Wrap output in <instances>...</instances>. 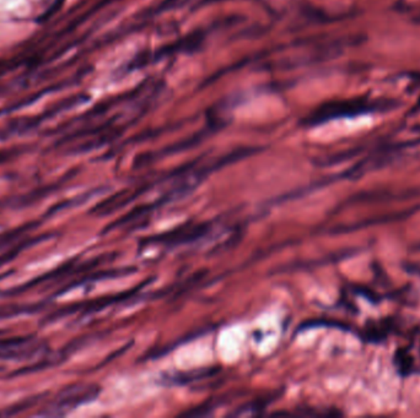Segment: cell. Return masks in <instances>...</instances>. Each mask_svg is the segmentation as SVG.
<instances>
[{"instance_id": "obj_1", "label": "cell", "mask_w": 420, "mask_h": 418, "mask_svg": "<svg viewBox=\"0 0 420 418\" xmlns=\"http://www.w3.org/2000/svg\"><path fill=\"white\" fill-rule=\"evenodd\" d=\"M397 104L393 99H370L366 96L354 99H335L327 101L315 108L303 123L306 126H316L325 124L327 121L342 119V118H355L366 116L371 113L391 111Z\"/></svg>"}, {"instance_id": "obj_2", "label": "cell", "mask_w": 420, "mask_h": 418, "mask_svg": "<svg viewBox=\"0 0 420 418\" xmlns=\"http://www.w3.org/2000/svg\"><path fill=\"white\" fill-rule=\"evenodd\" d=\"M99 387L95 384H72L60 389L58 394L48 401L38 412L40 416H65L80 405L95 400L99 396Z\"/></svg>"}, {"instance_id": "obj_3", "label": "cell", "mask_w": 420, "mask_h": 418, "mask_svg": "<svg viewBox=\"0 0 420 418\" xmlns=\"http://www.w3.org/2000/svg\"><path fill=\"white\" fill-rule=\"evenodd\" d=\"M48 353V341L35 335L10 337L9 342L0 348L1 361H31Z\"/></svg>"}, {"instance_id": "obj_4", "label": "cell", "mask_w": 420, "mask_h": 418, "mask_svg": "<svg viewBox=\"0 0 420 418\" xmlns=\"http://www.w3.org/2000/svg\"><path fill=\"white\" fill-rule=\"evenodd\" d=\"M79 102H80V96H74L70 99L60 101L55 106L48 108L45 112L40 113V114L33 116V117L18 118L15 121H11L4 128L0 129V141L8 140L14 135L25 134V133L32 131L33 128L40 126L41 123L47 121L48 118L55 117V114L63 112L65 109L75 106Z\"/></svg>"}, {"instance_id": "obj_5", "label": "cell", "mask_w": 420, "mask_h": 418, "mask_svg": "<svg viewBox=\"0 0 420 418\" xmlns=\"http://www.w3.org/2000/svg\"><path fill=\"white\" fill-rule=\"evenodd\" d=\"M397 330V323L392 317H387L384 319H369L366 321L364 328L360 330L359 336L362 341L367 343H382L389 339L391 334Z\"/></svg>"}, {"instance_id": "obj_6", "label": "cell", "mask_w": 420, "mask_h": 418, "mask_svg": "<svg viewBox=\"0 0 420 418\" xmlns=\"http://www.w3.org/2000/svg\"><path fill=\"white\" fill-rule=\"evenodd\" d=\"M420 205L408 207L401 211L391 212V214H384V215L375 216V217H369L366 220L355 222L354 225L345 226L337 229L340 233L343 232H352V231H359V229H366V227H374V226L387 225L393 222H401V221L409 219L411 216L414 215L419 211Z\"/></svg>"}, {"instance_id": "obj_7", "label": "cell", "mask_w": 420, "mask_h": 418, "mask_svg": "<svg viewBox=\"0 0 420 418\" xmlns=\"http://www.w3.org/2000/svg\"><path fill=\"white\" fill-rule=\"evenodd\" d=\"M393 364L397 369L399 377L403 379L411 377L413 374L420 373L416 370L414 357L411 356L409 346L398 347L393 355Z\"/></svg>"}, {"instance_id": "obj_8", "label": "cell", "mask_w": 420, "mask_h": 418, "mask_svg": "<svg viewBox=\"0 0 420 418\" xmlns=\"http://www.w3.org/2000/svg\"><path fill=\"white\" fill-rule=\"evenodd\" d=\"M50 237H53V234H42V236L33 237V238L20 239L18 242L15 243L10 247L8 252L3 253L0 255V268L4 266L5 264H8L10 261L14 260L15 258L25 249H28V248L32 247V246H35V244L42 242V241H45L47 238H50Z\"/></svg>"}, {"instance_id": "obj_9", "label": "cell", "mask_w": 420, "mask_h": 418, "mask_svg": "<svg viewBox=\"0 0 420 418\" xmlns=\"http://www.w3.org/2000/svg\"><path fill=\"white\" fill-rule=\"evenodd\" d=\"M59 185H60V183H58V185H47L45 188L33 190L31 193H28V195L14 197V198L8 200V204H6V205H8V207H15V209H18V207H28L30 204L36 202L37 200H41V199L48 197L50 194L53 193L55 190L58 189Z\"/></svg>"}, {"instance_id": "obj_10", "label": "cell", "mask_w": 420, "mask_h": 418, "mask_svg": "<svg viewBox=\"0 0 420 418\" xmlns=\"http://www.w3.org/2000/svg\"><path fill=\"white\" fill-rule=\"evenodd\" d=\"M38 226H40L38 221H32V222L18 226L16 229L6 231L4 233H0V252H3L6 248L11 247L13 244L23 238L25 234L36 229Z\"/></svg>"}, {"instance_id": "obj_11", "label": "cell", "mask_w": 420, "mask_h": 418, "mask_svg": "<svg viewBox=\"0 0 420 418\" xmlns=\"http://www.w3.org/2000/svg\"><path fill=\"white\" fill-rule=\"evenodd\" d=\"M45 395H47V392H42V394H38V395L30 396V397H26L23 400L18 401V402H15V404L11 405L9 407L1 409L0 411V416L1 417H9V416H16V414H23L26 409L35 407L41 401V399H45Z\"/></svg>"}, {"instance_id": "obj_12", "label": "cell", "mask_w": 420, "mask_h": 418, "mask_svg": "<svg viewBox=\"0 0 420 418\" xmlns=\"http://www.w3.org/2000/svg\"><path fill=\"white\" fill-rule=\"evenodd\" d=\"M43 303L37 304H9V306H0V319H6L11 317L21 314H35L37 312L43 309Z\"/></svg>"}, {"instance_id": "obj_13", "label": "cell", "mask_w": 420, "mask_h": 418, "mask_svg": "<svg viewBox=\"0 0 420 418\" xmlns=\"http://www.w3.org/2000/svg\"><path fill=\"white\" fill-rule=\"evenodd\" d=\"M352 292L355 293L357 296H362V298H365L366 301L370 302L372 304H377L384 299V297L374 291L372 288L364 286V285H352Z\"/></svg>"}, {"instance_id": "obj_14", "label": "cell", "mask_w": 420, "mask_h": 418, "mask_svg": "<svg viewBox=\"0 0 420 418\" xmlns=\"http://www.w3.org/2000/svg\"><path fill=\"white\" fill-rule=\"evenodd\" d=\"M404 270H406V273H409V274L413 275H418L420 276V265L419 264H406V265H403Z\"/></svg>"}, {"instance_id": "obj_15", "label": "cell", "mask_w": 420, "mask_h": 418, "mask_svg": "<svg viewBox=\"0 0 420 418\" xmlns=\"http://www.w3.org/2000/svg\"><path fill=\"white\" fill-rule=\"evenodd\" d=\"M6 333L8 331H5V330H0V348H3L9 342L10 337H3Z\"/></svg>"}, {"instance_id": "obj_16", "label": "cell", "mask_w": 420, "mask_h": 418, "mask_svg": "<svg viewBox=\"0 0 420 418\" xmlns=\"http://www.w3.org/2000/svg\"><path fill=\"white\" fill-rule=\"evenodd\" d=\"M13 153L11 151H0V163L6 161L8 158H11Z\"/></svg>"}, {"instance_id": "obj_17", "label": "cell", "mask_w": 420, "mask_h": 418, "mask_svg": "<svg viewBox=\"0 0 420 418\" xmlns=\"http://www.w3.org/2000/svg\"><path fill=\"white\" fill-rule=\"evenodd\" d=\"M416 249L418 251V252H420V244L418 246V247H416Z\"/></svg>"}, {"instance_id": "obj_18", "label": "cell", "mask_w": 420, "mask_h": 418, "mask_svg": "<svg viewBox=\"0 0 420 418\" xmlns=\"http://www.w3.org/2000/svg\"><path fill=\"white\" fill-rule=\"evenodd\" d=\"M419 356H420V347H419Z\"/></svg>"}, {"instance_id": "obj_19", "label": "cell", "mask_w": 420, "mask_h": 418, "mask_svg": "<svg viewBox=\"0 0 420 418\" xmlns=\"http://www.w3.org/2000/svg\"><path fill=\"white\" fill-rule=\"evenodd\" d=\"M1 369H3V368H1V367H0V370H1Z\"/></svg>"}]
</instances>
